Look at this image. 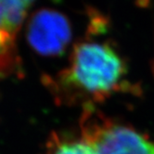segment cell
Listing matches in <instances>:
<instances>
[{"label": "cell", "instance_id": "1", "mask_svg": "<svg viewBox=\"0 0 154 154\" xmlns=\"http://www.w3.org/2000/svg\"><path fill=\"white\" fill-rule=\"evenodd\" d=\"M126 75V62L114 46L85 40L73 47L67 68L51 83L55 92L66 100L100 101L124 89Z\"/></svg>", "mask_w": 154, "mask_h": 154}, {"label": "cell", "instance_id": "2", "mask_svg": "<svg viewBox=\"0 0 154 154\" xmlns=\"http://www.w3.org/2000/svg\"><path fill=\"white\" fill-rule=\"evenodd\" d=\"M82 138L97 154H154V141L146 135L109 119L87 105L81 120Z\"/></svg>", "mask_w": 154, "mask_h": 154}, {"label": "cell", "instance_id": "3", "mask_svg": "<svg viewBox=\"0 0 154 154\" xmlns=\"http://www.w3.org/2000/svg\"><path fill=\"white\" fill-rule=\"evenodd\" d=\"M71 38L70 20L61 12L52 8L38 9L27 25L29 45L42 56H60L67 48Z\"/></svg>", "mask_w": 154, "mask_h": 154}, {"label": "cell", "instance_id": "4", "mask_svg": "<svg viewBox=\"0 0 154 154\" xmlns=\"http://www.w3.org/2000/svg\"><path fill=\"white\" fill-rule=\"evenodd\" d=\"M15 39V35L0 26V80L19 72L20 59Z\"/></svg>", "mask_w": 154, "mask_h": 154}, {"label": "cell", "instance_id": "5", "mask_svg": "<svg viewBox=\"0 0 154 154\" xmlns=\"http://www.w3.org/2000/svg\"><path fill=\"white\" fill-rule=\"evenodd\" d=\"M45 154H97L85 139H76L63 134H52L46 145Z\"/></svg>", "mask_w": 154, "mask_h": 154}, {"label": "cell", "instance_id": "6", "mask_svg": "<svg viewBox=\"0 0 154 154\" xmlns=\"http://www.w3.org/2000/svg\"><path fill=\"white\" fill-rule=\"evenodd\" d=\"M5 15L3 27L17 35L21 25L24 23L27 12L32 5L31 1H15L5 0Z\"/></svg>", "mask_w": 154, "mask_h": 154}, {"label": "cell", "instance_id": "7", "mask_svg": "<svg viewBox=\"0 0 154 154\" xmlns=\"http://www.w3.org/2000/svg\"><path fill=\"white\" fill-rule=\"evenodd\" d=\"M5 15V3L4 1H0V26L3 25Z\"/></svg>", "mask_w": 154, "mask_h": 154}]
</instances>
